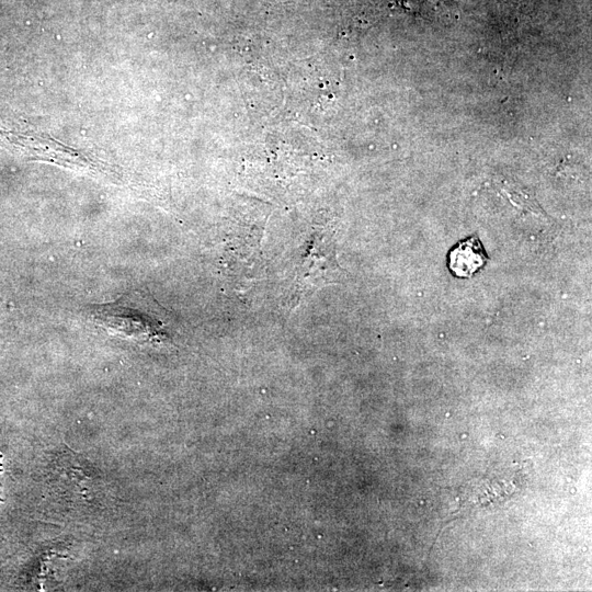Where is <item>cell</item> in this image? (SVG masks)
Wrapping results in <instances>:
<instances>
[{
    "mask_svg": "<svg viewBox=\"0 0 592 592\" xmlns=\"http://www.w3.org/2000/svg\"><path fill=\"white\" fill-rule=\"evenodd\" d=\"M87 313L113 336L140 344H161L168 339L163 310L140 291L125 293L115 302L90 305Z\"/></svg>",
    "mask_w": 592,
    "mask_h": 592,
    "instance_id": "6da1fadb",
    "label": "cell"
},
{
    "mask_svg": "<svg viewBox=\"0 0 592 592\" xmlns=\"http://www.w3.org/2000/svg\"><path fill=\"white\" fill-rule=\"evenodd\" d=\"M341 273L343 269L338 264L334 235L316 231L296 272L289 301L291 310L318 289L338 282Z\"/></svg>",
    "mask_w": 592,
    "mask_h": 592,
    "instance_id": "7a4b0ae2",
    "label": "cell"
},
{
    "mask_svg": "<svg viewBox=\"0 0 592 592\" xmlns=\"http://www.w3.org/2000/svg\"><path fill=\"white\" fill-rule=\"evenodd\" d=\"M51 485L65 502L75 506L93 508L101 497V477L94 466L76 457L70 451H63L53 463Z\"/></svg>",
    "mask_w": 592,
    "mask_h": 592,
    "instance_id": "3957f363",
    "label": "cell"
},
{
    "mask_svg": "<svg viewBox=\"0 0 592 592\" xmlns=\"http://www.w3.org/2000/svg\"><path fill=\"white\" fill-rule=\"evenodd\" d=\"M485 250L477 236L455 246L449 255V269L458 278H472L487 263Z\"/></svg>",
    "mask_w": 592,
    "mask_h": 592,
    "instance_id": "277c9868",
    "label": "cell"
},
{
    "mask_svg": "<svg viewBox=\"0 0 592 592\" xmlns=\"http://www.w3.org/2000/svg\"><path fill=\"white\" fill-rule=\"evenodd\" d=\"M4 461L3 455L0 454V510L4 504Z\"/></svg>",
    "mask_w": 592,
    "mask_h": 592,
    "instance_id": "5b68a950",
    "label": "cell"
}]
</instances>
